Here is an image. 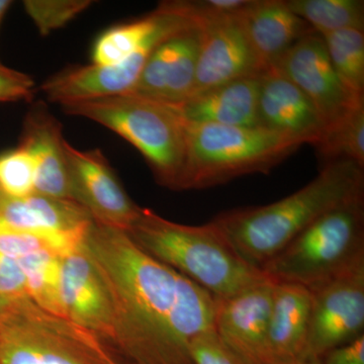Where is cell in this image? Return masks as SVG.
Instances as JSON below:
<instances>
[{
    "instance_id": "cell-1",
    "label": "cell",
    "mask_w": 364,
    "mask_h": 364,
    "mask_svg": "<svg viewBox=\"0 0 364 364\" xmlns=\"http://www.w3.org/2000/svg\"><path fill=\"white\" fill-rule=\"evenodd\" d=\"M83 244L111 296L117 350L132 364H193L189 344L214 329L215 296L121 230L93 221Z\"/></svg>"
},
{
    "instance_id": "cell-2",
    "label": "cell",
    "mask_w": 364,
    "mask_h": 364,
    "mask_svg": "<svg viewBox=\"0 0 364 364\" xmlns=\"http://www.w3.org/2000/svg\"><path fill=\"white\" fill-rule=\"evenodd\" d=\"M360 195L363 167L338 160L326 163L316 178L287 198L228 210L212 222L242 259L261 270L318 217Z\"/></svg>"
},
{
    "instance_id": "cell-3",
    "label": "cell",
    "mask_w": 364,
    "mask_h": 364,
    "mask_svg": "<svg viewBox=\"0 0 364 364\" xmlns=\"http://www.w3.org/2000/svg\"><path fill=\"white\" fill-rule=\"evenodd\" d=\"M126 233L144 252L218 299L230 298L269 279L242 259L212 221L188 226L143 208Z\"/></svg>"
},
{
    "instance_id": "cell-4",
    "label": "cell",
    "mask_w": 364,
    "mask_h": 364,
    "mask_svg": "<svg viewBox=\"0 0 364 364\" xmlns=\"http://www.w3.org/2000/svg\"><path fill=\"white\" fill-rule=\"evenodd\" d=\"M61 107L66 114L95 122L128 141L145 158L158 183L178 191L188 138V124L178 107L121 95Z\"/></svg>"
},
{
    "instance_id": "cell-5",
    "label": "cell",
    "mask_w": 364,
    "mask_h": 364,
    "mask_svg": "<svg viewBox=\"0 0 364 364\" xmlns=\"http://www.w3.org/2000/svg\"><path fill=\"white\" fill-rule=\"evenodd\" d=\"M301 146L263 127L188 124L178 191L213 188L237 177L268 173Z\"/></svg>"
},
{
    "instance_id": "cell-6",
    "label": "cell",
    "mask_w": 364,
    "mask_h": 364,
    "mask_svg": "<svg viewBox=\"0 0 364 364\" xmlns=\"http://www.w3.org/2000/svg\"><path fill=\"white\" fill-rule=\"evenodd\" d=\"M364 258V195L331 208L261 269L277 282L315 289Z\"/></svg>"
},
{
    "instance_id": "cell-7",
    "label": "cell",
    "mask_w": 364,
    "mask_h": 364,
    "mask_svg": "<svg viewBox=\"0 0 364 364\" xmlns=\"http://www.w3.org/2000/svg\"><path fill=\"white\" fill-rule=\"evenodd\" d=\"M97 335L36 305L11 301L0 315V364H112Z\"/></svg>"
},
{
    "instance_id": "cell-8",
    "label": "cell",
    "mask_w": 364,
    "mask_h": 364,
    "mask_svg": "<svg viewBox=\"0 0 364 364\" xmlns=\"http://www.w3.org/2000/svg\"><path fill=\"white\" fill-rule=\"evenodd\" d=\"M310 291L312 310L304 359H321L364 335V258Z\"/></svg>"
},
{
    "instance_id": "cell-9",
    "label": "cell",
    "mask_w": 364,
    "mask_h": 364,
    "mask_svg": "<svg viewBox=\"0 0 364 364\" xmlns=\"http://www.w3.org/2000/svg\"><path fill=\"white\" fill-rule=\"evenodd\" d=\"M64 148L73 202L98 224L128 232L143 208L132 200L102 151L78 150L67 141Z\"/></svg>"
},
{
    "instance_id": "cell-10",
    "label": "cell",
    "mask_w": 364,
    "mask_h": 364,
    "mask_svg": "<svg viewBox=\"0 0 364 364\" xmlns=\"http://www.w3.org/2000/svg\"><path fill=\"white\" fill-rule=\"evenodd\" d=\"M272 67L303 91L322 117L326 129L364 102V95H355L342 82L318 33L299 41Z\"/></svg>"
},
{
    "instance_id": "cell-11",
    "label": "cell",
    "mask_w": 364,
    "mask_h": 364,
    "mask_svg": "<svg viewBox=\"0 0 364 364\" xmlns=\"http://www.w3.org/2000/svg\"><path fill=\"white\" fill-rule=\"evenodd\" d=\"M200 41L202 28L198 26L163 41L151 53L133 90L127 95L181 107L195 90Z\"/></svg>"
},
{
    "instance_id": "cell-12",
    "label": "cell",
    "mask_w": 364,
    "mask_h": 364,
    "mask_svg": "<svg viewBox=\"0 0 364 364\" xmlns=\"http://www.w3.org/2000/svg\"><path fill=\"white\" fill-rule=\"evenodd\" d=\"M274 284V280L268 279L230 298L215 296V332L247 364H272L268 328Z\"/></svg>"
},
{
    "instance_id": "cell-13",
    "label": "cell",
    "mask_w": 364,
    "mask_h": 364,
    "mask_svg": "<svg viewBox=\"0 0 364 364\" xmlns=\"http://www.w3.org/2000/svg\"><path fill=\"white\" fill-rule=\"evenodd\" d=\"M61 301L64 317L92 332L102 341L112 343L114 311L111 296L85 244L62 258Z\"/></svg>"
},
{
    "instance_id": "cell-14",
    "label": "cell",
    "mask_w": 364,
    "mask_h": 364,
    "mask_svg": "<svg viewBox=\"0 0 364 364\" xmlns=\"http://www.w3.org/2000/svg\"><path fill=\"white\" fill-rule=\"evenodd\" d=\"M265 70L239 18L205 26L193 95L238 79L259 76Z\"/></svg>"
},
{
    "instance_id": "cell-15",
    "label": "cell",
    "mask_w": 364,
    "mask_h": 364,
    "mask_svg": "<svg viewBox=\"0 0 364 364\" xmlns=\"http://www.w3.org/2000/svg\"><path fill=\"white\" fill-rule=\"evenodd\" d=\"M259 126L315 146L326 124L311 100L274 67L260 75L258 97Z\"/></svg>"
},
{
    "instance_id": "cell-16",
    "label": "cell",
    "mask_w": 364,
    "mask_h": 364,
    "mask_svg": "<svg viewBox=\"0 0 364 364\" xmlns=\"http://www.w3.org/2000/svg\"><path fill=\"white\" fill-rule=\"evenodd\" d=\"M198 26L184 13L179 1H165L139 20L112 26L93 44V65L122 63L141 52L152 51L160 43L182 30Z\"/></svg>"
},
{
    "instance_id": "cell-17",
    "label": "cell",
    "mask_w": 364,
    "mask_h": 364,
    "mask_svg": "<svg viewBox=\"0 0 364 364\" xmlns=\"http://www.w3.org/2000/svg\"><path fill=\"white\" fill-rule=\"evenodd\" d=\"M62 127L44 104L33 105L23 124L20 147L31 155L36 167L35 193L72 200L70 178Z\"/></svg>"
},
{
    "instance_id": "cell-18",
    "label": "cell",
    "mask_w": 364,
    "mask_h": 364,
    "mask_svg": "<svg viewBox=\"0 0 364 364\" xmlns=\"http://www.w3.org/2000/svg\"><path fill=\"white\" fill-rule=\"evenodd\" d=\"M265 69L277 63L312 28L287 6V0H253L239 18Z\"/></svg>"
},
{
    "instance_id": "cell-19",
    "label": "cell",
    "mask_w": 364,
    "mask_h": 364,
    "mask_svg": "<svg viewBox=\"0 0 364 364\" xmlns=\"http://www.w3.org/2000/svg\"><path fill=\"white\" fill-rule=\"evenodd\" d=\"M311 310L312 293L308 287L275 282L268 328L270 363L304 359Z\"/></svg>"
},
{
    "instance_id": "cell-20",
    "label": "cell",
    "mask_w": 364,
    "mask_h": 364,
    "mask_svg": "<svg viewBox=\"0 0 364 364\" xmlns=\"http://www.w3.org/2000/svg\"><path fill=\"white\" fill-rule=\"evenodd\" d=\"M0 222L45 236L85 233L93 222L90 213L73 200L40 193L21 198L0 196Z\"/></svg>"
},
{
    "instance_id": "cell-21",
    "label": "cell",
    "mask_w": 364,
    "mask_h": 364,
    "mask_svg": "<svg viewBox=\"0 0 364 364\" xmlns=\"http://www.w3.org/2000/svg\"><path fill=\"white\" fill-rule=\"evenodd\" d=\"M260 75L238 79L198 93L178 107L188 124L260 127Z\"/></svg>"
},
{
    "instance_id": "cell-22",
    "label": "cell",
    "mask_w": 364,
    "mask_h": 364,
    "mask_svg": "<svg viewBox=\"0 0 364 364\" xmlns=\"http://www.w3.org/2000/svg\"><path fill=\"white\" fill-rule=\"evenodd\" d=\"M16 261L25 275L28 298L48 312L64 317L61 301L62 257L50 251H42Z\"/></svg>"
},
{
    "instance_id": "cell-23",
    "label": "cell",
    "mask_w": 364,
    "mask_h": 364,
    "mask_svg": "<svg viewBox=\"0 0 364 364\" xmlns=\"http://www.w3.org/2000/svg\"><path fill=\"white\" fill-rule=\"evenodd\" d=\"M296 16L323 36L350 28H364L361 0H287Z\"/></svg>"
},
{
    "instance_id": "cell-24",
    "label": "cell",
    "mask_w": 364,
    "mask_h": 364,
    "mask_svg": "<svg viewBox=\"0 0 364 364\" xmlns=\"http://www.w3.org/2000/svg\"><path fill=\"white\" fill-rule=\"evenodd\" d=\"M328 56L342 82L364 95V30L344 28L322 36Z\"/></svg>"
},
{
    "instance_id": "cell-25",
    "label": "cell",
    "mask_w": 364,
    "mask_h": 364,
    "mask_svg": "<svg viewBox=\"0 0 364 364\" xmlns=\"http://www.w3.org/2000/svg\"><path fill=\"white\" fill-rule=\"evenodd\" d=\"M315 147L326 163L346 160L364 168V102L328 127Z\"/></svg>"
},
{
    "instance_id": "cell-26",
    "label": "cell",
    "mask_w": 364,
    "mask_h": 364,
    "mask_svg": "<svg viewBox=\"0 0 364 364\" xmlns=\"http://www.w3.org/2000/svg\"><path fill=\"white\" fill-rule=\"evenodd\" d=\"M35 163L23 148L0 154V196L26 198L35 193Z\"/></svg>"
},
{
    "instance_id": "cell-27",
    "label": "cell",
    "mask_w": 364,
    "mask_h": 364,
    "mask_svg": "<svg viewBox=\"0 0 364 364\" xmlns=\"http://www.w3.org/2000/svg\"><path fill=\"white\" fill-rule=\"evenodd\" d=\"M90 0H26L23 7L41 35L63 28L87 9Z\"/></svg>"
},
{
    "instance_id": "cell-28",
    "label": "cell",
    "mask_w": 364,
    "mask_h": 364,
    "mask_svg": "<svg viewBox=\"0 0 364 364\" xmlns=\"http://www.w3.org/2000/svg\"><path fill=\"white\" fill-rule=\"evenodd\" d=\"M253 0H203L179 1L184 13L198 28L223 21L238 20Z\"/></svg>"
},
{
    "instance_id": "cell-29",
    "label": "cell",
    "mask_w": 364,
    "mask_h": 364,
    "mask_svg": "<svg viewBox=\"0 0 364 364\" xmlns=\"http://www.w3.org/2000/svg\"><path fill=\"white\" fill-rule=\"evenodd\" d=\"M189 353L193 364H247L222 341L215 328L191 340Z\"/></svg>"
},
{
    "instance_id": "cell-30",
    "label": "cell",
    "mask_w": 364,
    "mask_h": 364,
    "mask_svg": "<svg viewBox=\"0 0 364 364\" xmlns=\"http://www.w3.org/2000/svg\"><path fill=\"white\" fill-rule=\"evenodd\" d=\"M33 88L35 82L30 75L0 63V102H30Z\"/></svg>"
},
{
    "instance_id": "cell-31",
    "label": "cell",
    "mask_w": 364,
    "mask_h": 364,
    "mask_svg": "<svg viewBox=\"0 0 364 364\" xmlns=\"http://www.w3.org/2000/svg\"><path fill=\"white\" fill-rule=\"evenodd\" d=\"M0 296L7 301L28 298L26 279L18 261L0 252Z\"/></svg>"
},
{
    "instance_id": "cell-32",
    "label": "cell",
    "mask_w": 364,
    "mask_h": 364,
    "mask_svg": "<svg viewBox=\"0 0 364 364\" xmlns=\"http://www.w3.org/2000/svg\"><path fill=\"white\" fill-rule=\"evenodd\" d=\"M321 361L323 364H364V335L328 351Z\"/></svg>"
},
{
    "instance_id": "cell-33",
    "label": "cell",
    "mask_w": 364,
    "mask_h": 364,
    "mask_svg": "<svg viewBox=\"0 0 364 364\" xmlns=\"http://www.w3.org/2000/svg\"><path fill=\"white\" fill-rule=\"evenodd\" d=\"M273 364H323L321 359H296V360L286 361Z\"/></svg>"
},
{
    "instance_id": "cell-34",
    "label": "cell",
    "mask_w": 364,
    "mask_h": 364,
    "mask_svg": "<svg viewBox=\"0 0 364 364\" xmlns=\"http://www.w3.org/2000/svg\"><path fill=\"white\" fill-rule=\"evenodd\" d=\"M13 2L9 0H0V23L4 20V16H6L7 9L11 7Z\"/></svg>"
},
{
    "instance_id": "cell-35",
    "label": "cell",
    "mask_w": 364,
    "mask_h": 364,
    "mask_svg": "<svg viewBox=\"0 0 364 364\" xmlns=\"http://www.w3.org/2000/svg\"><path fill=\"white\" fill-rule=\"evenodd\" d=\"M11 303V301H7L6 299H4L0 296V315L4 312L6 310L7 305Z\"/></svg>"
},
{
    "instance_id": "cell-36",
    "label": "cell",
    "mask_w": 364,
    "mask_h": 364,
    "mask_svg": "<svg viewBox=\"0 0 364 364\" xmlns=\"http://www.w3.org/2000/svg\"><path fill=\"white\" fill-rule=\"evenodd\" d=\"M112 364H122V363H117V361L114 360H114H112Z\"/></svg>"
}]
</instances>
